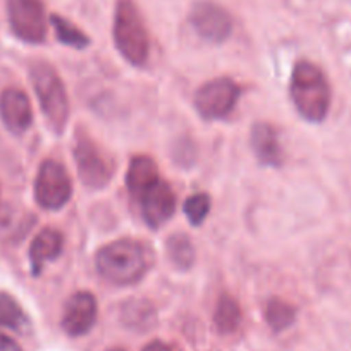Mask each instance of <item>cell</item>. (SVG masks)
<instances>
[{
  "label": "cell",
  "instance_id": "cell-19",
  "mask_svg": "<svg viewBox=\"0 0 351 351\" xmlns=\"http://www.w3.org/2000/svg\"><path fill=\"white\" fill-rule=\"evenodd\" d=\"M265 320L274 332H282L295 324L296 310L285 300L272 298L265 306Z\"/></svg>",
  "mask_w": 351,
  "mask_h": 351
},
{
  "label": "cell",
  "instance_id": "cell-13",
  "mask_svg": "<svg viewBox=\"0 0 351 351\" xmlns=\"http://www.w3.org/2000/svg\"><path fill=\"white\" fill-rule=\"evenodd\" d=\"M250 143H252V150L255 154L256 160L262 165L279 167L282 164L281 145H279L278 133H276L271 124L256 123L252 128Z\"/></svg>",
  "mask_w": 351,
  "mask_h": 351
},
{
  "label": "cell",
  "instance_id": "cell-18",
  "mask_svg": "<svg viewBox=\"0 0 351 351\" xmlns=\"http://www.w3.org/2000/svg\"><path fill=\"white\" fill-rule=\"evenodd\" d=\"M167 255L180 271H188L195 263V246L186 234H172L167 238Z\"/></svg>",
  "mask_w": 351,
  "mask_h": 351
},
{
  "label": "cell",
  "instance_id": "cell-11",
  "mask_svg": "<svg viewBox=\"0 0 351 351\" xmlns=\"http://www.w3.org/2000/svg\"><path fill=\"white\" fill-rule=\"evenodd\" d=\"M141 214L152 229H158L174 215L176 195L165 181L158 180L140 197Z\"/></svg>",
  "mask_w": 351,
  "mask_h": 351
},
{
  "label": "cell",
  "instance_id": "cell-16",
  "mask_svg": "<svg viewBox=\"0 0 351 351\" xmlns=\"http://www.w3.org/2000/svg\"><path fill=\"white\" fill-rule=\"evenodd\" d=\"M121 320L128 329L143 332V330L154 327L155 320H157V312L148 300L133 298L124 303L123 308H121Z\"/></svg>",
  "mask_w": 351,
  "mask_h": 351
},
{
  "label": "cell",
  "instance_id": "cell-15",
  "mask_svg": "<svg viewBox=\"0 0 351 351\" xmlns=\"http://www.w3.org/2000/svg\"><path fill=\"white\" fill-rule=\"evenodd\" d=\"M158 180L160 178H158L157 164L150 157H147V155H138V157H134L130 162V169H128L126 174V184L131 197L140 200L141 195L147 190H150Z\"/></svg>",
  "mask_w": 351,
  "mask_h": 351
},
{
  "label": "cell",
  "instance_id": "cell-2",
  "mask_svg": "<svg viewBox=\"0 0 351 351\" xmlns=\"http://www.w3.org/2000/svg\"><path fill=\"white\" fill-rule=\"evenodd\" d=\"M148 253L134 239L109 243L97 253V269L100 276L117 286H130L140 281L148 271Z\"/></svg>",
  "mask_w": 351,
  "mask_h": 351
},
{
  "label": "cell",
  "instance_id": "cell-1",
  "mask_svg": "<svg viewBox=\"0 0 351 351\" xmlns=\"http://www.w3.org/2000/svg\"><path fill=\"white\" fill-rule=\"evenodd\" d=\"M289 95L300 116L308 123H322L329 114L330 88L319 66L300 60L289 83Z\"/></svg>",
  "mask_w": 351,
  "mask_h": 351
},
{
  "label": "cell",
  "instance_id": "cell-23",
  "mask_svg": "<svg viewBox=\"0 0 351 351\" xmlns=\"http://www.w3.org/2000/svg\"><path fill=\"white\" fill-rule=\"evenodd\" d=\"M0 351H23L21 346L9 336L0 332Z\"/></svg>",
  "mask_w": 351,
  "mask_h": 351
},
{
  "label": "cell",
  "instance_id": "cell-6",
  "mask_svg": "<svg viewBox=\"0 0 351 351\" xmlns=\"http://www.w3.org/2000/svg\"><path fill=\"white\" fill-rule=\"evenodd\" d=\"M241 97V88L229 77L205 83L195 95V109L204 119L214 121L229 116Z\"/></svg>",
  "mask_w": 351,
  "mask_h": 351
},
{
  "label": "cell",
  "instance_id": "cell-25",
  "mask_svg": "<svg viewBox=\"0 0 351 351\" xmlns=\"http://www.w3.org/2000/svg\"><path fill=\"white\" fill-rule=\"evenodd\" d=\"M107 351H124V350H119V348H112V350H107Z\"/></svg>",
  "mask_w": 351,
  "mask_h": 351
},
{
  "label": "cell",
  "instance_id": "cell-8",
  "mask_svg": "<svg viewBox=\"0 0 351 351\" xmlns=\"http://www.w3.org/2000/svg\"><path fill=\"white\" fill-rule=\"evenodd\" d=\"M11 28L26 43H42L47 36L45 8L42 0H8Z\"/></svg>",
  "mask_w": 351,
  "mask_h": 351
},
{
  "label": "cell",
  "instance_id": "cell-10",
  "mask_svg": "<svg viewBox=\"0 0 351 351\" xmlns=\"http://www.w3.org/2000/svg\"><path fill=\"white\" fill-rule=\"evenodd\" d=\"M97 313H99V306H97V298L92 293H74L64 306L60 326H62L64 332L69 334L71 337L84 336L95 326Z\"/></svg>",
  "mask_w": 351,
  "mask_h": 351
},
{
  "label": "cell",
  "instance_id": "cell-24",
  "mask_svg": "<svg viewBox=\"0 0 351 351\" xmlns=\"http://www.w3.org/2000/svg\"><path fill=\"white\" fill-rule=\"evenodd\" d=\"M143 351H172V350L167 346V344L162 343V341H152V343H148L147 346L143 348Z\"/></svg>",
  "mask_w": 351,
  "mask_h": 351
},
{
  "label": "cell",
  "instance_id": "cell-12",
  "mask_svg": "<svg viewBox=\"0 0 351 351\" xmlns=\"http://www.w3.org/2000/svg\"><path fill=\"white\" fill-rule=\"evenodd\" d=\"M0 117L5 128L14 134L28 131L33 123V110L26 93L16 88H9L0 95Z\"/></svg>",
  "mask_w": 351,
  "mask_h": 351
},
{
  "label": "cell",
  "instance_id": "cell-17",
  "mask_svg": "<svg viewBox=\"0 0 351 351\" xmlns=\"http://www.w3.org/2000/svg\"><path fill=\"white\" fill-rule=\"evenodd\" d=\"M214 324L221 334H232L241 324V308L232 296L222 295L214 313Z\"/></svg>",
  "mask_w": 351,
  "mask_h": 351
},
{
  "label": "cell",
  "instance_id": "cell-20",
  "mask_svg": "<svg viewBox=\"0 0 351 351\" xmlns=\"http://www.w3.org/2000/svg\"><path fill=\"white\" fill-rule=\"evenodd\" d=\"M50 23H52L53 29H56L57 40H59L60 43L76 50H83L90 47V38H88L80 28H76L73 23L67 21L66 18H60V16L53 14L52 18H50Z\"/></svg>",
  "mask_w": 351,
  "mask_h": 351
},
{
  "label": "cell",
  "instance_id": "cell-14",
  "mask_svg": "<svg viewBox=\"0 0 351 351\" xmlns=\"http://www.w3.org/2000/svg\"><path fill=\"white\" fill-rule=\"evenodd\" d=\"M64 248V239L57 229H43L29 246V262H32L33 274L38 276L42 272L43 265L52 260L59 258Z\"/></svg>",
  "mask_w": 351,
  "mask_h": 351
},
{
  "label": "cell",
  "instance_id": "cell-9",
  "mask_svg": "<svg viewBox=\"0 0 351 351\" xmlns=\"http://www.w3.org/2000/svg\"><path fill=\"white\" fill-rule=\"evenodd\" d=\"M190 25L200 38L210 43H222L232 32L229 12L210 0H200L191 8Z\"/></svg>",
  "mask_w": 351,
  "mask_h": 351
},
{
  "label": "cell",
  "instance_id": "cell-7",
  "mask_svg": "<svg viewBox=\"0 0 351 351\" xmlns=\"http://www.w3.org/2000/svg\"><path fill=\"white\" fill-rule=\"evenodd\" d=\"M74 160H76L77 174L83 184L93 190H102L110 183L112 167L107 162L106 155L100 148L84 134L77 133L74 143Z\"/></svg>",
  "mask_w": 351,
  "mask_h": 351
},
{
  "label": "cell",
  "instance_id": "cell-4",
  "mask_svg": "<svg viewBox=\"0 0 351 351\" xmlns=\"http://www.w3.org/2000/svg\"><path fill=\"white\" fill-rule=\"evenodd\" d=\"M32 83L40 100L43 116L56 134H62L69 119V102L62 80L50 64L36 62L32 66Z\"/></svg>",
  "mask_w": 351,
  "mask_h": 351
},
{
  "label": "cell",
  "instance_id": "cell-3",
  "mask_svg": "<svg viewBox=\"0 0 351 351\" xmlns=\"http://www.w3.org/2000/svg\"><path fill=\"white\" fill-rule=\"evenodd\" d=\"M114 42L121 56L133 66H143L148 59V33L133 0H119L114 18Z\"/></svg>",
  "mask_w": 351,
  "mask_h": 351
},
{
  "label": "cell",
  "instance_id": "cell-5",
  "mask_svg": "<svg viewBox=\"0 0 351 351\" xmlns=\"http://www.w3.org/2000/svg\"><path fill=\"white\" fill-rule=\"evenodd\" d=\"M73 195V183L66 169L56 160L42 162L35 181V200L45 210H60Z\"/></svg>",
  "mask_w": 351,
  "mask_h": 351
},
{
  "label": "cell",
  "instance_id": "cell-21",
  "mask_svg": "<svg viewBox=\"0 0 351 351\" xmlns=\"http://www.w3.org/2000/svg\"><path fill=\"white\" fill-rule=\"evenodd\" d=\"M26 326V315L21 305L8 293H0V327L21 330Z\"/></svg>",
  "mask_w": 351,
  "mask_h": 351
},
{
  "label": "cell",
  "instance_id": "cell-22",
  "mask_svg": "<svg viewBox=\"0 0 351 351\" xmlns=\"http://www.w3.org/2000/svg\"><path fill=\"white\" fill-rule=\"evenodd\" d=\"M210 212V197L207 193H197L184 202V214L193 226H202Z\"/></svg>",
  "mask_w": 351,
  "mask_h": 351
}]
</instances>
